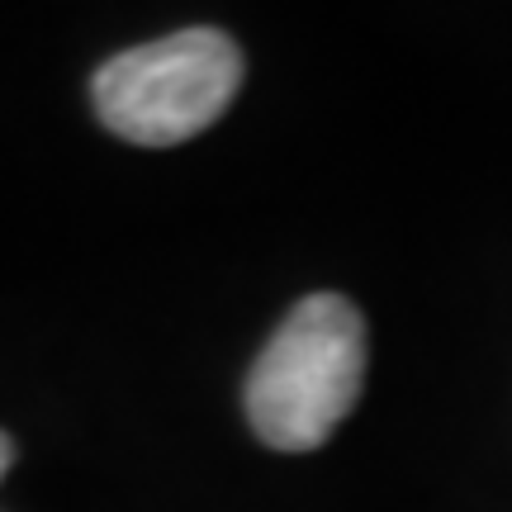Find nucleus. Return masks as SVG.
I'll return each mask as SVG.
<instances>
[{"label": "nucleus", "instance_id": "f03ea898", "mask_svg": "<svg viewBox=\"0 0 512 512\" xmlns=\"http://www.w3.org/2000/svg\"><path fill=\"white\" fill-rule=\"evenodd\" d=\"M242 86V53L223 29H181L110 57L91 81L100 124L138 147H176L214 124Z\"/></svg>", "mask_w": 512, "mask_h": 512}, {"label": "nucleus", "instance_id": "7ed1b4c3", "mask_svg": "<svg viewBox=\"0 0 512 512\" xmlns=\"http://www.w3.org/2000/svg\"><path fill=\"white\" fill-rule=\"evenodd\" d=\"M10 465H15V441L0 432V479H5V470H10Z\"/></svg>", "mask_w": 512, "mask_h": 512}, {"label": "nucleus", "instance_id": "f257e3e1", "mask_svg": "<svg viewBox=\"0 0 512 512\" xmlns=\"http://www.w3.org/2000/svg\"><path fill=\"white\" fill-rule=\"evenodd\" d=\"M366 318L342 294H309L290 309L247 375L252 432L275 451H313L361 399Z\"/></svg>", "mask_w": 512, "mask_h": 512}]
</instances>
